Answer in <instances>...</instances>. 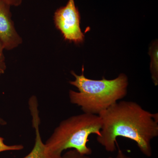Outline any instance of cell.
I'll return each mask as SVG.
<instances>
[{
	"label": "cell",
	"mask_w": 158,
	"mask_h": 158,
	"mask_svg": "<svg viewBox=\"0 0 158 158\" xmlns=\"http://www.w3.org/2000/svg\"><path fill=\"white\" fill-rule=\"evenodd\" d=\"M10 5L0 1V40L5 50H11L23 43L12 19Z\"/></svg>",
	"instance_id": "5b68a950"
},
{
	"label": "cell",
	"mask_w": 158,
	"mask_h": 158,
	"mask_svg": "<svg viewBox=\"0 0 158 158\" xmlns=\"http://www.w3.org/2000/svg\"><path fill=\"white\" fill-rule=\"evenodd\" d=\"M2 74V72H1V71H0V75H1Z\"/></svg>",
	"instance_id": "5bb4252c"
},
{
	"label": "cell",
	"mask_w": 158,
	"mask_h": 158,
	"mask_svg": "<svg viewBox=\"0 0 158 158\" xmlns=\"http://www.w3.org/2000/svg\"><path fill=\"white\" fill-rule=\"evenodd\" d=\"M61 158H91L89 156L82 154L75 149L66 152L62 155Z\"/></svg>",
	"instance_id": "9c48e42d"
},
{
	"label": "cell",
	"mask_w": 158,
	"mask_h": 158,
	"mask_svg": "<svg viewBox=\"0 0 158 158\" xmlns=\"http://www.w3.org/2000/svg\"><path fill=\"white\" fill-rule=\"evenodd\" d=\"M5 50L2 41L0 40V71L2 74L5 73L6 69V59L3 51Z\"/></svg>",
	"instance_id": "30bf717a"
},
{
	"label": "cell",
	"mask_w": 158,
	"mask_h": 158,
	"mask_svg": "<svg viewBox=\"0 0 158 158\" xmlns=\"http://www.w3.org/2000/svg\"><path fill=\"white\" fill-rule=\"evenodd\" d=\"M150 55L151 56L150 71L153 82L155 86L158 85V44L155 42L150 49Z\"/></svg>",
	"instance_id": "52a82bcc"
},
{
	"label": "cell",
	"mask_w": 158,
	"mask_h": 158,
	"mask_svg": "<svg viewBox=\"0 0 158 158\" xmlns=\"http://www.w3.org/2000/svg\"><path fill=\"white\" fill-rule=\"evenodd\" d=\"M71 73L75 80L69 83L79 91L69 90V99L71 103L81 107L84 113L98 115L127 94L128 80L125 74H120L113 80H106L104 77L101 80H91L85 77L84 66L81 75L73 71Z\"/></svg>",
	"instance_id": "7a4b0ae2"
},
{
	"label": "cell",
	"mask_w": 158,
	"mask_h": 158,
	"mask_svg": "<svg viewBox=\"0 0 158 158\" xmlns=\"http://www.w3.org/2000/svg\"><path fill=\"white\" fill-rule=\"evenodd\" d=\"M29 110L32 117V126L35 130V144L31 152L23 158H51L47 153L45 144L43 142L40 131V119L38 107L33 106Z\"/></svg>",
	"instance_id": "8992f818"
},
{
	"label": "cell",
	"mask_w": 158,
	"mask_h": 158,
	"mask_svg": "<svg viewBox=\"0 0 158 158\" xmlns=\"http://www.w3.org/2000/svg\"><path fill=\"white\" fill-rule=\"evenodd\" d=\"M102 121L97 140L108 152L116 149L117 137L135 141L144 156H152V140L158 136V113L144 110L135 102H118L98 115Z\"/></svg>",
	"instance_id": "6da1fadb"
},
{
	"label": "cell",
	"mask_w": 158,
	"mask_h": 158,
	"mask_svg": "<svg viewBox=\"0 0 158 158\" xmlns=\"http://www.w3.org/2000/svg\"><path fill=\"white\" fill-rule=\"evenodd\" d=\"M0 1L7 3L11 6H19L22 3L23 0H0Z\"/></svg>",
	"instance_id": "8fae6325"
},
{
	"label": "cell",
	"mask_w": 158,
	"mask_h": 158,
	"mask_svg": "<svg viewBox=\"0 0 158 158\" xmlns=\"http://www.w3.org/2000/svg\"><path fill=\"white\" fill-rule=\"evenodd\" d=\"M4 138L0 137V152L9 151H19L23 149L24 146L22 144H14L7 145L4 143Z\"/></svg>",
	"instance_id": "ba28073f"
},
{
	"label": "cell",
	"mask_w": 158,
	"mask_h": 158,
	"mask_svg": "<svg viewBox=\"0 0 158 158\" xmlns=\"http://www.w3.org/2000/svg\"><path fill=\"white\" fill-rule=\"evenodd\" d=\"M108 158H132L131 157L128 156H127L121 150L118 149V152H117V154L116 156L114 157H109Z\"/></svg>",
	"instance_id": "7c38bea8"
},
{
	"label": "cell",
	"mask_w": 158,
	"mask_h": 158,
	"mask_svg": "<svg viewBox=\"0 0 158 158\" xmlns=\"http://www.w3.org/2000/svg\"><path fill=\"white\" fill-rule=\"evenodd\" d=\"M54 22L64 39L75 44L83 43L85 35L80 27L81 16L74 0H69L65 6L55 11Z\"/></svg>",
	"instance_id": "277c9868"
},
{
	"label": "cell",
	"mask_w": 158,
	"mask_h": 158,
	"mask_svg": "<svg viewBox=\"0 0 158 158\" xmlns=\"http://www.w3.org/2000/svg\"><path fill=\"white\" fill-rule=\"evenodd\" d=\"M7 124V122L2 117L1 113H0V126H5Z\"/></svg>",
	"instance_id": "4fadbf2b"
},
{
	"label": "cell",
	"mask_w": 158,
	"mask_h": 158,
	"mask_svg": "<svg viewBox=\"0 0 158 158\" xmlns=\"http://www.w3.org/2000/svg\"><path fill=\"white\" fill-rule=\"evenodd\" d=\"M102 121L98 115L83 113L62 120L46 141L47 153L51 158H61L64 151L72 148L90 155L87 146L90 135H100Z\"/></svg>",
	"instance_id": "3957f363"
}]
</instances>
